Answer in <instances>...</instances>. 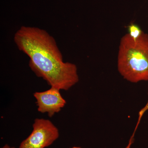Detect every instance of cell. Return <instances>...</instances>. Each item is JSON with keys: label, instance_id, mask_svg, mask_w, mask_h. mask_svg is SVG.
I'll list each match as a JSON object with an SVG mask.
<instances>
[{"label": "cell", "instance_id": "8992f818", "mask_svg": "<svg viewBox=\"0 0 148 148\" xmlns=\"http://www.w3.org/2000/svg\"><path fill=\"white\" fill-rule=\"evenodd\" d=\"M1 148H15L14 147H11L8 145H4L3 147Z\"/></svg>", "mask_w": 148, "mask_h": 148}, {"label": "cell", "instance_id": "6da1fadb", "mask_svg": "<svg viewBox=\"0 0 148 148\" xmlns=\"http://www.w3.org/2000/svg\"><path fill=\"white\" fill-rule=\"evenodd\" d=\"M14 41L30 58L31 70L51 87L68 90L78 82L77 66L63 61L55 40L45 30L22 26L15 33Z\"/></svg>", "mask_w": 148, "mask_h": 148}, {"label": "cell", "instance_id": "52a82bcc", "mask_svg": "<svg viewBox=\"0 0 148 148\" xmlns=\"http://www.w3.org/2000/svg\"><path fill=\"white\" fill-rule=\"evenodd\" d=\"M131 144H132V140H130V142L128 145L126 147V148H130V146H131Z\"/></svg>", "mask_w": 148, "mask_h": 148}, {"label": "cell", "instance_id": "5b68a950", "mask_svg": "<svg viewBox=\"0 0 148 148\" xmlns=\"http://www.w3.org/2000/svg\"><path fill=\"white\" fill-rule=\"evenodd\" d=\"M127 34L134 40L137 39L139 37L141 36L144 32L141 30L138 25L134 23H131L128 25L127 27Z\"/></svg>", "mask_w": 148, "mask_h": 148}, {"label": "cell", "instance_id": "7a4b0ae2", "mask_svg": "<svg viewBox=\"0 0 148 148\" xmlns=\"http://www.w3.org/2000/svg\"><path fill=\"white\" fill-rule=\"evenodd\" d=\"M118 71L124 79L136 83L148 81V34L136 40L128 34L122 37L117 57Z\"/></svg>", "mask_w": 148, "mask_h": 148}, {"label": "cell", "instance_id": "ba28073f", "mask_svg": "<svg viewBox=\"0 0 148 148\" xmlns=\"http://www.w3.org/2000/svg\"><path fill=\"white\" fill-rule=\"evenodd\" d=\"M69 148H82L80 147H73Z\"/></svg>", "mask_w": 148, "mask_h": 148}, {"label": "cell", "instance_id": "277c9868", "mask_svg": "<svg viewBox=\"0 0 148 148\" xmlns=\"http://www.w3.org/2000/svg\"><path fill=\"white\" fill-rule=\"evenodd\" d=\"M60 91L58 88L51 87L45 91L34 92V95L36 100L38 111L47 114L50 117L59 112L66 103Z\"/></svg>", "mask_w": 148, "mask_h": 148}, {"label": "cell", "instance_id": "3957f363", "mask_svg": "<svg viewBox=\"0 0 148 148\" xmlns=\"http://www.w3.org/2000/svg\"><path fill=\"white\" fill-rule=\"evenodd\" d=\"M33 128L32 133L21 142L19 148H45L59 138L58 128L49 120L36 119Z\"/></svg>", "mask_w": 148, "mask_h": 148}]
</instances>
